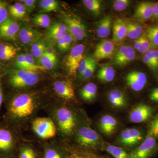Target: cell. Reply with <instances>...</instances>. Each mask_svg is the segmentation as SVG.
<instances>
[{
    "label": "cell",
    "mask_w": 158,
    "mask_h": 158,
    "mask_svg": "<svg viewBox=\"0 0 158 158\" xmlns=\"http://www.w3.org/2000/svg\"><path fill=\"white\" fill-rule=\"evenodd\" d=\"M142 60H143V62H144V63H145L152 70L156 71L158 69L156 66L155 65L154 63L146 55H144L143 56V58H142Z\"/></svg>",
    "instance_id": "51"
},
{
    "label": "cell",
    "mask_w": 158,
    "mask_h": 158,
    "mask_svg": "<svg viewBox=\"0 0 158 158\" xmlns=\"http://www.w3.org/2000/svg\"><path fill=\"white\" fill-rule=\"evenodd\" d=\"M64 23L67 27L69 34L74 40H81L87 36L86 26L81 20L75 16H66L64 19Z\"/></svg>",
    "instance_id": "8"
},
{
    "label": "cell",
    "mask_w": 158,
    "mask_h": 158,
    "mask_svg": "<svg viewBox=\"0 0 158 158\" xmlns=\"http://www.w3.org/2000/svg\"><path fill=\"white\" fill-rule=\"evenodd\" d=\"M135 52L134 49L132 47L128 46L127 53L118 63V65L119 66H123V65H127L135 59Z\"/></svg>",
    "instance_id": "39"
},
{
    "label": "cell",
    "mask_w": 158,
    "mask_h": 158,
    "mask_svg": "<svg viewBox=\"0 0 158 158\" xmlns=\"http://www.w3.org/2000/svg\"><path fill=\"white\" fill-rule=\"evenodd\" d=\"M146 34L149 40L150 48L156 49L158 47V24L149 27Z\"/></svg>",
    "instance_id": "31"
},
{
    "label": "cell",
    "mask_w": 158,
    "mask_h": 158,
    "mask_svg": "<svg viewBox=\"0 0 158 158\" xmlns=\"http://www.w3.org/2000/svg\"><path fill=\"white\" fill-rule=\"evenodd\" d=\"M41 158H65V150L64 148L48 146L44 148Z\"/></svg>",
    "instance_id": "29"
},
{
    "label": "cell",
    "mask_w": 158,
    "mask_h": 158,
    "mask_svg": "<svg viewBox=\"0 0 158 158\" xmlns=\"http://www.w3.org/2000/svg\"><path fill=\"white\" fill-rule=\"evenodd\" d=\"M0 158H1V157H0Z\"/></svg>",
    "instance_id": "57"
},
{
    "label": "cell",
    "mask_w": 158,
    "mask_h": 158,
    "mask_svg": "<svg viewBox=\"0 0 158 158\" xmlns=\"http://www.w3.org/2000/svg\"><path fill=\"white\" fill-rule=\"evenodd\" d=\"M127 85L134 91L138 92L143 90L147 83L146 75L141 71H132L127 75L125 77Z\"/></svg>",
    "instance_id": "11"
},
{
    "label": "cell",
    "mask_w": 158,
    "mask_h": 158,
    "mask_svg": "<svg viewBox=\"0 0 158 158\" xmlns=\"http://www.w3.org/2000/svg\"><path fill=\"white\" fill-rule=\"evenodd\" d=\"M97 77L103 83H109L114 80L115 77V71L113 67L109 65H104L98 71Z\"/></svg>",
    "instance_id": "25"
},
{
    "label": "cell",
    "mask_w": 158,
    "mask_h": 158,
    "mask_svg": "<svg viewBox=\"0 0 158 158\" xmlns=\"http://www.w3.org/2000/svg\"><path fill=\"white\" fill-rule=\"evenodd\" d=\"M32 21L35 25L42 28H48L51 25L49 16L44 13L36 15L32 19Z\"/></svg>",
    "instance_id": "35"
},
{
    "label": "cell",
    "mask_w": 158,
    "mask_h": 158,
    "mask_svg": "<svg viewBox=\"0 0 158 158\" xmlns=\"http://www.w3.org/2000/svg\"><path fill=\"white\" fill-rule=\"evenodd\" d=\"M155 3L143 2L139 3L136 7L134 17L139 21H145L152 17L153 8Z\"/></svg>",
    "instance_id": "19"
},
{
    "label": "cell",
    "mask_w": 158,
    "mask_h": 158,
    "mask_svg": "<svg viewBox=\"0 0 158 158\" xmlns=\"http://www.w3.org/2000/svg\"><path fill=\"white\" fill-rule=\"evenodd\" d=\"M158 152L156 138L147 136L141 144L129 153V158H151Z\"/></svg>",
    "instance_id": "5"
},
{
    "label": "cell",
    "mask_w": 158,
    "mask_h": 158,
    "mask_svg": "<svg viewBox=\"0 0 158 158\" xmlns=\"http://www.w3.org/2000/svg\"><path fill=\"white\" fill-rule=\"evenodd\" d=\"M129 0H116L113 3V8L115 11H121L126 10L131 4Z\"/></svg>",
    "instance_id": "44"
},
{
    "label": "cell",
    "mask_w": 158,
    "mask_h": 158,
    "mask_svg": "<svg viewBox=\"0 0 158 158\" xmlns=\"http://www.w3.org/2000/svg\"><path fill=\"white\" fill-rule=\"evenodd\" d=\"M153 112L152 107L145 104L140 103L132 109L129 118L134 123H141L148 120L152 116Z\"/></svg>",
    "instance_id": "9"
},
{
    "label": "cell",
    "mask_w": 158,
    "mask_h": 158,
    "mask_svg": "<svg viewBox=\"0 0 158 158\" xmlns=\"http://www.w3.org/2000/svg\"><path fill=\"white\" fill-rule=\"evenodd\" d=\"M15 65L17 69L30 71L28 65L26 62L24 54H20L17 56L15 62Z\"/></svg>",
    "instance_id": "41"
},
{
    "label": "cell",
    "mask_w": 158,
    "mask_h": 158,
    "mask_svg": "<svg viewBox=\"0 0 158 158\" xmlns=\"http://www.w3.org/2000/svg\"><path fill=\"white\" fill-rule=\"evenodd\" d=\"M112 25V18L110 15H107L102 19L99 21L97 28V35L100 38L107 37L111 33Z\"/></svg>",
    "instance_id": "22"
},
{
    "label": "cell",
    "mask_w": 158,
    "mask_h": 158,
    "mask_svg": "<svg viewBox=\"0 0 158 158\" xmlns=\"http://www.w3.org/2000/svg\"><path fill=\"white\" fill-rule=\"evenodd\" d=\"M0 69H1V67H0Z\"/></svg>",
    "instance_id": "56"
},
{
    "label": "cell",
    "mask_w": 158,
    "mask_h": 158,
    "mask_svg": "<svg viewBox=\"0 0 158 158\" xmlns=\"http://www.w3.org/2000/svg\"><path fill=\"white\" fill-rule=\"evenodd\" d=\"M103 149L114 158H129V153L123 148L112 144H104Z\"/></svg>",
    "instance_id": "28"
},
{
    "label": "cell",
    "mask_w": 158,
    "mask_h": 158,
    "mask_svg": "<svg viewBox=\"0 0 158 158\" xmlns=\"http://www.w3.org/2000/svg\"><path fill=\"white\" fill-rule=\"evenodd\" d=\"M140 43H141V40H140V37L135 40L134 42V48L137 50L138 51L140 48Z\"/></svg>",
    "instance_id": "54"
},
{
    "label": "cell",
    "mask_w": 158,
    "mask_h": 158,
    "mask_svg": "<svg viewBox=\"0 0 158 158\" xmlns=\"http://www.w3.org/2000/svg\"><path fill=\"white\" fill-rule=\"evenodd\" d=\"M155 138H158V115L152 119L150 123L148 135Z\"/></svg>",
    "instance_id": "42"
},
{
    "label": "cell",
    "mask_w": 158,
    "mask_h": 158,
    "mask_svg": "<svg viewBox=\"0 0 158 158\" xmlns=\"http://www.w3.org/2000/svg\"><path fill=\"white\" fill-rule=\"evenodd\" d=\"M13 144V137L10 132L4 129H0V151H9Z\"/></svg>",
    "instance_id": "23"
},
{
    "label": "cell",
    "mask_w": 158,
    "mask_h": 158,
    "mask_svg": "<svg viewBox=\"0 0 158 158\" xmlns=\"http://www.w3.org/2000/svg\"><path fill=\"white\" fill-rule=\"evenodd\" d=\"M97 68V62L95 59H94L90 65L87 69L84 74L82 75L81 78L83 80H87L92 77Z\"/></svg>",
    "instance_id": "43"
},
{
    "label": "cell",
    "mask_w": 158,
    "mask_h": 158,
    "mask_svg": "<svg viewBox=\"0 0 158 158\" xmlns=\"http://www.w3.org/2000/svg\"><path fill=\"white\" fill-rule=\"evenodd\" d=\"M83 4L88 10L95 15H99L101 13L102 1L100 0H83Z\"/></svg>",
    "instance_id": "34"
},
{
    "label": "cell",
    "mask_w": 158,
    "mask_h": 158,
    "mask_svg": "<svg viewBox=\"0 0 158 158\" xmlns=\"http://www.w3.org/2000/svg\"><path fill=\"white\" fill-rule=\"evenodd\" d=\"M7 5V3L6 2L0 1V24L6 21L9 18Z\"/></svg>",
    "instance_id": "46"
},
{
    "label": "cell",
    "mask_w": 158,
    "mask_h": 158,
    "mask_svg": "<svg viewBox=\"0 0 158 158\" xmlns=\"http://www.w3.org/2000/svg\"><path fill=\"white\" fill-rule=\"evenodd\" d=\"M128 46H121L116 52L115 56V62L117 65H118V63L127 53Z\"/></svg>",
    "instance_id": "48"
},
{
    "label": "cell",
    "mask_w": 158,
    "mask_h": 158,
    "mask_svg": "<svg viewBox=\"0 0 158 158\" xmlns=\"http://www.w3.org/2000/svg\"><path fill=\"white\" fill-rule=\"evenodd\" d=\"M152 17L156 19H158V2L155 3L153 8Z\"/></svg>",
    "instance_id": "53"
},
{
    "label": "cell",
    "mask_w": 158,
    "mask_h": 158,
    "mask_svg": "<svg viewBox=\"0 0 158 158\" xmlns=\"http://www.w3.org/2000/svg\"><path fill=\"white\" fill-rule=\"evenodd\" d=\"M107 98L110 104L116 109H123L127 105V100L125 94L118 89H113L108 94Z\"/></svg>",
    "instance_id": "20"
},
{
    "label": "cell",
    "mask_w": 158,
    "mask_h": 158,
    "mask_svg": "<svg viewBox=\"0 0 158 158\" xmlns=\"http://www.w3.org/2000/svg\"><path fill=\"white\" fill-rule=\"evenodd\" d=\"M141 40L140 47L138 51L141 53H146L150 48V45L146 33L143 34L140 37Z\"/></svg>",
    "instance_id": "45"
},
{
    "label": "cell",
    "mask_w": 158,
    "mask_h": 158,
    "mask_svg": "<svg viewBox=\"0 0 158 158\" xmlns=\"http://www.w3.org/2000/svg\"><path fill=\"white\" fill-rule=\"evenodd\" d=\"M19 38L21 42L25 45H32L41 39L42 34L29 25H24L20 28Z\"/></svg>",
    "instance_id": "13"
},
{
    "label": "cell",
    "mask_w": 158,
    "mask_h": 158,
    "mask_svg": "<svg viewBox=\"0 0 158 158\" xmlns=\"http://www.w3.org/2000/svg\"><path fill=\"white\" fill-rule=\"evenodd\" d=\"M145 55L154 63L158 69V50L150 49L145 53Z\"/></svg>",
    "instance_id": "49"
},
{
    "label": "cell",
    "mask_w": 158,
    "mask_h": 158,
    "mask_svg": "<svg viewBox=\"0 0 158 158\" xmlns=\"http://www.w3.org/2000/svg\"><path fill=\"white\" fill-rule=\"evenodd\" d=\"M56 118L59 131L63 135L69 136L76 127V119L73 112L68 108L61 107L56 111Z\"/></svg>",
    "instance_id": "3"
},
{
    "label": "cell",
    "mask_w": 158,
    "mask_h": 158,
    "mask_svg": "<svg viewBox=\"0 0 158 158\" xmlns=\"http://www.w3.org/2000/svg\"><path fill=\"white\" fill-rule=\"evenodd\" d=\"M26 62L27 63L28 65L30 71L35 72L37 71H44L46 69L42 65H39L37 63L35 60V58L31 55V54H24Z\"/></svg>",
    "instance_id": "38"
},
{
    "label": "cell",
    "mask_w": 158,
    "mask_h": 158,
    "mask_svg": "<svg viewBox=\"0 0 158 158\" xmlns=\"http://www.w3.org/2000/svg\"><path fill=\"white\" fill-rule=\"evenodd\" d=\"M74 40L69 34L63 36L57 41L58 49L61 52L65 53L69 50Z\"/></svg>",
    "instance_id": "36"
},
{
    "label": "cell",
    "mask_w": 158,
    "mask_h": 158,
    "mask_svg": "<svg viewBox=\"0 0 158 158\" xmlns=\"http://www.w3.org/2000/svg\"><path fill=\"white\" fill-rule=\"evenodd\" d=\"M143 138V134L140 130L135 128H130L121 132L119 141L123 146L132 148L139 144Z\"/></svg>",
    "instance_id": "10"
},
{
    "label": "cell",
    "mask_w": 158,
    "mask_h": 158,
    "mask_svg": "<svg viewBox=\"0 0 158 158\" xmlns=\"http://www.w3.org/2000/svg\"><path fill=\"white\" fill-rule=\"evenodd\" d=\"M149 97L152 101L158 102V88H154L152 90Z\"/></svg>",
    "instance_id": "52"
},
{
    "label": "cell",
    "mask_w": 158,
    "mask_h": 158,
    "mask_svg": "<svg viewBox=\"0 0 158 158\" xmlns=\"http://www.w3.org/2000/svg\"><path fill=\"white\" fill-rule=\"evenodd\" d=\"M85 45L79 44L74 46L69 54L65 61V65L69 73L75 77L77 74V69L82 59H84Z\"/></svg>",
    "instance_id": "7"
},
{
    "label": "cell",
    "mask_w": 158,
    "mask_h": 158,
    "mask_svg": "<svg viewBox=\"0 0 158 158\" xmlns=\"http://www.w3.org/2000/svg\"><path fill=\"white\" fill-rule=\"evenodd\" d=\"M64 149L65 158H110L99 154L92 150L80 147H67Z\"/></svg>",
    "instance_id": "12"
},
{
    "label": "cell",
    "mask_w": 158,
    "mask_h": 158,
    "mask_svg": "<svg viewBox=\"0 0 158 158\" xmlns=\"http://www.w3.org/2000/svg\"><path fill=\"white\" fill-rule=\"evenodd\" d=\"M94 59L93 57L90 56H87L84 57V59H82L77 69V75L79 77L81 78V77L82 75L84 74L85 70L88 68V66L93 61Z\"/></svg>",
    "instance_id": "40"
},
{
    "label": "cell",
    "mask_w": 158,
    "mask_h": 158,
    "mask_svg": "<svg viewBox=\"0 0 158 158\" xmlns=\"http://www.w3.org/2000/svg\"><path fill=\"white\" fill-rule=\"evenodd\" d=\"M76 140L81 147L90 149L100 146V138L98 134L92 128L83 126L77 132Z\"/></svg>",
    "instance_id": "4"
},
{
    "label": "cell",
    "mask_w": 158,
    "mask_h": 158,
    "mask_svg": "<svg viewBox=\"0 0 158 158\" xmlns=\"http://www.w3.org/2000/svg\"><path fill=\"white\" fill-rule=\"evenodd\" d=\"M69 34L67 27L64 23H55L47 28L46 36L52 43H57L60 38Z\"/></svg>",
    "instance_id": "17"
},
{
    "label": "cell",
    "mask_w": 158,
    "mask_h": 158,
    "mask_svg": "<svg viewBox=\"0 0 158 158\" xmlns=\"http://www.w3.org/2000/svg\"><path fill=\"white\" fill-rule=\"evenodd\" d=\"M40 65L45 69L51 70L56 65L57 57L55 53H49L45 52L44 54L39 59Z\"/></svg>",
    "instance_id": "27"
},
{
    "label": "cell",
    "mask_w": 158,
    "mask_h": 158,
    "mask_svg": "<svg viewBox=\"0 0 158 158\" xmlns=\"http://www.w3.org/2000/svg\"><path fill=\"white\" fill-rule=\"evenodd\" d=\"M40 12H49L59 9V3L55 0H42L40 2Z\"/></svg>",
    "instance_id": "33"
},
{
    "label": "cell",
    "mask_w": 158,
    "mask_h": 158,
    "mask_svg": "<svg viewBox=\"0 0 158 158\" xmlns=\"http://www.w3.org/2000/svg\"><path fill=\"white\" fill-rule=\"evenodd\" d=\"M9 81L13 88H23L36 85L39 81V77L34 72L13 69L9 73Z\"/></svg>",
    "instance_id": "2"
},
{
    "label": "cell",
    "mask_w": 158,
    "mask_h": 158,
    "mask_svg": "<svg viewBox=\"0 0 158 158\" xmlns=\"http://www.w3.org/2000/svg\"><path fill=\"white\" fill-rule=\"evenodd\" d=\"M114 49L115 46L113 43L109 40H104L97 45L94 57L98 60L108 59L112 56Z\"/></svg>",
    "instance_id": "16"
},
{
    "label": "cell",
    "mask_w": 158,
    "mask_h": 158,
    "mask_svg": "<svg viewBox=\"0 0 158 158\" xmlns=\"http://www.w3.org/2000/svg\"><path fill=\"white\" fill-rule=\"evenodd\" d=\"M113 30V41L116 43L123 41L127 36L126 22L121 19H117L114 21Z\"/></svg>",
    "instance_id": "21"
},
{
    "label": "cell",
    "mask_w": 158,
    "mask_h": 158,
    "mask_svg": "<svg viewBox=\"0 0 158 158\" xmlns=\"http://www.w3.org/2000/svg\"><path fill=\"white\" fill-rule=\"evenodd\" d=\"M118 121L114 116L105 115L102 116L99 122V128L101 132L106 136L113 135L117 129Z\"/></svg>",
    "instance_id": "18"
},
{
    "label": "cell",
    "mask_w": 158,
    "mask_h": 158,
    "mask_svg": "<svg viewBox=\"0 0 158 158\" xmlns=\"http://www.w3.org/2000/svg\"><path fill=\"white\" fill-rule=\"evenodd\" d=\"M18 50L17 48L11 44H0V59L4 61L11 60L16 56Z\"/></svg>",
    "instance_id": "26"
},
{
    "label": "cell",
    "mask_w": 158,
    "mask_h": 158,
    "mask_svg": "<svg viewBox=\"0 0 158 158\" xmlns=\"http://www.w3.org/2000/svg\"><path fill=\"white\" fill-rule=\"evenodd\" d=\"M36 98L29 93L17 94L11 100L9 110L13 118L25 120L31 117L38 108Z\"/></svg>",
    "instance_id": "1"
},
{
    "label": "cell",
    "mask_w": 158,
    "mask_h": 158,
    "mask_svg": "<svg viewBox=\"0 0 158 158\" xmlns=\"http://www.w3.org/2000/svg\"><path fill=\"white\" fill-rule=\"evenodd\" d=\"M97 90V86L95 84L88 83L81 89L80 95L85 101L90 102L96 97Z\"/></svg>",
    "instance_id": "24"
},
{
    "label": "cell",
    "mask_w": 158,
    "mask_h": 158,
    "mask_svg": "<svg viewBox=\"0 0 158 158\" xmlns=\"http://www.w3.org/2000/svg\"><path fill=\"white\" fill-rule=\"evenodd\" d=\"M126 24L127 29V37L129 39L135 40L141 37L133 27L131 21L126 22Z\"/></svg>",
    "instance_id": "47"
},
{
    "label": "cell",
    "mask_w": 158,
    "mask_h": 158,
    "mask_svg": "<svg viewBox=\"0 0 158 158\" xmlns=\"http://www.w3.org/2000/svg\"><path fill=\"white\" fill-rule=\"evenodd\" d=\"M39 155L33 148L23 146L20 148L19 158H40Z\"/></svg>",
    "instance_id": "37"
},
{
    "label": "cell",
    "mask_w": 158,
    "mask_h": 158,
    "mask_svg": "<svg viewBox=\"0 0 158 158\" xmlns=\"http://www.w3.org/2000/svg\"><path fill=\"white\" fill-rule=\"evenodd\" d=\"M54 90L56 94L63 99L70 100L75 97V92L71 83L66 81H58L54 82Z\"/></svg>",
    "instance_id": "15"
},
{
    "label": "cell",
    "mask_w": 158,
    "mask_h": 158,
    "mask_svg": "<svg viewBox=\"0 0 158 158\" xmlns=\"http://www.w3.org/2000/svg\"><path fill=\"white\" fill-rule=\"evenodd\" d=\"M47 46L44 40L40 39L31 45V55L34 58L40 59L46 51Z\"/></svg>",
    "instance_id": "30"
},
{
    "label": "cell",
    "mask_w": 158,
    "mask_h": 158,
    "mask_svg": "<svg viewBox=\"0 0 158 158\" xmlns=\"http://www.w3.org/2000/svg\"><path fill=\"white\" fill-rule=\"evenodd\" d=\"M32 129L35 134L42 139H49L56 136L57 129L50 118L38 117L32 123Z\"/></svg>",
    "instance_id": "6"
},
{
    "label": "cell",
    "mask_w": 158,
    "mask_h": 158,
    "mask_svg": "<svg viewBox=\"0 0 158 158\" xmlns=\"http://www.w3.org/2000/svg\"><path fill=\"white\" fill-rule=\"evenodd\" d=\"M9 10L11 16L17 19L24 17L27 12L23 4L20 2H17L9 6Z\"/></svg>",
    "instance_id": "32"
},
{
    "label": "cell",
    "mask_w": 158,
    "mask_h": 158,
    "mask_svg": "<svg viewBox=\"0 0 158 158\" xmlns=\"http://www.w3.org/2000/svg\"><path fill=\"white\" fill-rule=\"evenodd\" d=\"M23 4L25 7L26 11L31 13L34 11L36 6V1L34 0H25L23 1Z\"/></svg>",
    "instance_id": "50"
},
{
    "label": "cell",
    "mask_w": 158,
    "mask_h": 158,
    "mask_svg": "<svg viewBox=\"0 0 158 158\" xmlns=\"http://www.w3.org/2000/svg\"><path fill=\"white\" fill-rule=\"evenodd\" d=\"M3 101V94H2V84H1V81H0V109H1V106L2 105V103Z\"/></svg>",
    "instance_id": "55"
},
{
    "label": "cell",
    "mask_w": 158,
    "mask_h": 158,
    "mask_svg": "<svg viewBox=\"0 0 158 158\" xmlns=\"http://www.w3.org/2000/svg\"><path fill=\"white\" fill-rule=\"evenodd\" d=\"M20 30L18 23L11 18L0 24V37L9 40H15Z\"/></svg>",
    "instance_id": "14"
}]
</instances>
